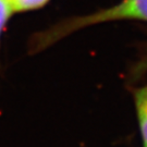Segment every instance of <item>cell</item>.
Wrapping results in <instances>:
<instances>
[{
	"label": "cell",
	"instance_id": "6da1fadb",
	"mask_svg": "<svg viewBox=\"0 0 147 147\" xmlns=\"http://www.w3.org/2000/svg\"><path fill=\"white\" fill-rule=\"evenodd\" d=\"M116 20H143L147 21V0H123L110 9L84 18L71 25V28Z\"/></svg>",
	"mask_w": 147,
	"mask_h": 147
},
{
	"label": "cell",
	"instance_id": "7a4b0ae2",
	"mask_svg": "<svg viewBox=\"0 0 147 147\" xmlns=\"http://www.w3.org/2000/svg\"><path fill=\"white\" fill-rule=\"evenodd\" d=\"M134 100L143 144L144 147H147V85L135 90Z\"/></svg>",
	"mask_w": 147,
	"mask_h": 147
},
{
	"label": "cell",
	"instance_id": "3957f363",
	"mask_svg": "<svg viewBox=\"0 0 147 147\" xmlns=\"http://www.w3.org/2000/svg\"><path fill=\"white\" fill-rule=\"evenodd\" d=\"M13 13L42 8L49 0H7Z\"/></svg>",
	"mask_w": 147,
	"mask_h": 147
},
{
	"label": "cell",
	"instance_id": "277c9868",
	"mask_svg": "<svg viewBox=\"0 0 147 147\" xmlns=\"http://www.w3.org/2000/svg\"><path fill=\"white\" fill-rule=\"evenodd\" d=\"M13 14V11L10 8L7 0H0V35L2 33L3 27L5 26L8 20Z\"/></svg>",
	"mask_w": 147,
	"mask_h": 147
}]
</instances>
